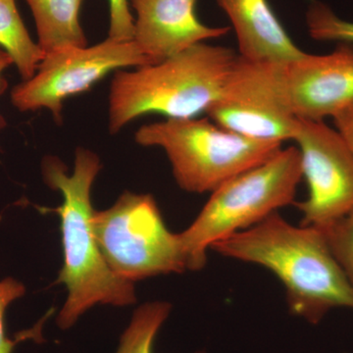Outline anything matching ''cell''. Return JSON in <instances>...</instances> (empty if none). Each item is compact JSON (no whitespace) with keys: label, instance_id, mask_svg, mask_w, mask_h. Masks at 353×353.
<instances>
[{"label":"cell","instance_id":"obj_18","mask_svg":"<svg viewBox=\"0 0 353 353\" xmlns=\"http://www.w3.org/2000/svg\"><path fill=\"white\" fill-rule=\"evenodd\" d=\"M25 292V285L14 278L8 277L0 281V353H12L16 345L25 340H30V339L41 340V327L48 316H46L34 328L18 334L15 340H11L7 336L6 331L7 308L13 301L24 296Z\"/></svg>","mask_w":353,"mask_h":353},{"label":"cell","instance_id":"obj_12","mask_svg":"<svg viewBox=\"0 0 353 353\" xmlns=\"http://www.w3.org/2000/svg\"><path fill=\"white\" fill-rule=\"evenodd\" d=\"M231 20L236 39L239 57L250 62L288 63L303 57L292 41L268 0H217Z\"/></svg>","mask_w":353,"mask_h":353},{"label":"cell","instance_id":"obj_20","mask_svg":"<svg viewBox=\"0 0 353 353\" xmlns=\"http://www.w3.org/2000/svg\"><path fill=\"white\" fill-rule=\"evenodd\" d=\"M334 129L353 153V103L334 118Z\"/></svg>","mask_w":353,"mask_h":353},{"label":"cell","instance_id":"obj_11","mask_svg":"<svg viewBox=\"0 0 353 353\" xmlns=\"http://www.w3.org/2000/svg\"><path fill=\"white\" fill-rule=\"evenodd\" d=\"M196 1L129 0L137 15L132 41L152 64L229 32L230 28L202 24L196 13Z\"/></svg>","mask_w":353,"mask_h":353},{"label":"cell","instance_id":"obj_6","mask_svg":"<svg viewBox=\"0 0 353 353\" xmlns=\"http://www.w3.org/2000/svg\"><path fill=\"white\" fill-rule=\"evenodd\" d=\"M97 245L118 277L136 282L187 270L179 234L167 229L150 194L125 192L108 210L94 211Z\"/></svg>","mask_w":353,"mask_h":353},{"label":"cell","instance_id":"obj_19","mask_svg":"<svg viewBox=\"0 0 353 353\" xmlns=\"http://www.w3.org/2000/svg\"><path fill=\"white\" fill-rule=\"evenodd\" d=\"M109 24L108 38L117 41H132L134 19L130 10L129 0H108Z\"/></svg>","mask_w":353,"mask_h":353},{"label":"cell","instance_id":"obj_16","mask_svg":"<svg viewBox=\"0 0 353 353\" xmlns=\"http://www.w3.org/2000/svg\"><path fill=\"white\" fill-rule=\"evenodd\" d=\"M306 26L315 41L353 44V21L341 19L331 7L313 1L306 11Z\"/></svg>","mask_w":353,"mask_h":353},{"label":"cell","instance_id":"obj_4","mask_svg":"<svg viewBox=\"0 0 353 353\" xmlns=\"http://www.w3.org/2000/svg\"><path fill=\"white\" fill-rule=\"evenodd\" d=\"M301 180V153L290 146L213 190L196 220L179 234L188 270L203 268L215 243L292 204Z\"/></svg>","mask_w":353,"mask_h":353},{"label":"cell","instance_id":"obj_17","mask_svg":"<svg viewBox=\"0 0 353 353\" xmlns=\"http://www.w3.org/2000/svg\"><path fill=\"white\" fill-rule=\"evenodd\" d=\"M320 230L353 290V211Z\"/></svg>","mask_w":353,"mask_h":353},{"label":"cell","instance_id":"obj_7","mask_svg":"<svg viewBox=\"0 0 353 353\" xmlns=\"http://www.w3.org/2000/svg\"><path fill=\"white\" fill-rule=\"evenodd\" d=\"M152 64L134 41L108 38L94 46L68 48L44 57L32 78L11 92V102L21 112L48 109L62 123L65 99L82 94L112 71Z\"/></svg>","mask_w":353,"mask_h":353},{"label":"cell","instance_id":"obj_21","mask_svg":"<svg viewBox=\"0 0 353 353\" xmlns=\"http://www.w3.org/2000/svg\"><path fill=\"white\" fill-rule=\"evenodd\" d=\"M12 64V58L9 57L8 53H7L6 50L0 48V94H1L7 88V82L3 76L4 72ZM4 126H6V121L0 116V129H2Z\"/></svg>","mask_w":353,"mask_h":353},{"label":"cell","instance_id":"obj_8","mask_svg":"<svg viewBox=\"0 0 353 353\" xmlns=\"http://www.w3.org/2000/svg\"><path fill=\"white\" fill-rule=\"evenodd\" d=\"M281 64L246 61L238 55L209 119L245 138L294 141L299 120L290 112L281 85Z\"/></svg>","mask_w":353,"mask_h":353},{"label":"cell","instance_id":"obj_10","mask_svg":"<svg viewBox=\"0 0 353 353\" xmlns=\"http://www.w3.org/2000/svg\"><path fill=\"white\" fill-rule=\"evenodd\" d=\"M281 85L299 119H334L353 103V48L343 43L328 54L304 53L281 64Z\"/></svg>","mask_w":353,"mask_h":353},{"label":"cell","instance_id":"obj_9","mask_svg":"<svg viewBox=\"0 0 353 353\" xmlns=\"http://www.w3.org/2000/svg\"><path fill=\"white\" fill-rule=\"evenodd\" d=\"M299 120L294 141L308 196L297 203L301 225L323 229L353 211V153L324 121Z\"/></svg>","mask_w":353,"mask_h":353},{"label":"cell","instance_id":"obj_3","mask_svg":"<svg viewBox=\"0 0 353 353\" xmlns=\"http://www.w3.org/2000/svg\"><path fill=\"white\" fill-rule=\"evenodd\" d=\"M236 59L231 48L201 43L159 63L118 70L109 94V131L116 134L145 114L185 119L206 112Z\"/></svg>","mask_w":353,"mask_h":353},{"label":"cell","instance_id":"obj_2","mask_svg":"<svg viewBox=\"0 0 353 353\" xmlns=\"http://www.w3.org/2000/svg\"><path fill=\"white\" fill-rule=\"evenodd\" d=\"M101 164L99 157L85 148H77L75 169L71 176L55 157L43 162L44 182L59 190L63 202L52 209L60 217L64 263L57 283L66 285L68 297L57 316L61 330L72 328L81 316L95 304L127 306L136 303L132 282L118 277L101 252L92 219L94 210L90 190Z\"/></svg>","mask_w":353,"mask_h":353},{"label":"cell","instance_id":"obj_13","mask_svg":"<svg viewBox=\"0 0 353 353\" xmlns=\"http://www.w3.org/2000/svg\"><path fill=\"white\" fill-rule=\"evenodd\" d=\"M31 8L44 54L88 46L80 22L83 0H26Z\"/></svg>","mask_w":353,"mask_h":353},{"label":"cell","instance_id":"obj_14","mask_svg":"<svg viewBox=\"0 0 353 353\" xmlns=\"http://www.w3.org/2000/svg\"><path fill=\"white\" fill-rule=\"evenodd\" d=\"M0 48L12 58L23 81L34 77L46 57L39 43L30 36L16 0H0Z\"/></svg>","mask_w":353,"mask_h":353},{"label":"cell","instance_id":"obj_5","mask_svg":"<svg viewBox=\"0 0 353 353\" xmlns=\"http://www.w3.org/2000/svg\"><path fill=\"white\" fill-rule=\"evenodd\" d=\"M136 141L166 152L181 189L212 192L233 176L256 166L282 148L277 141L245 138L209 118L166 119L139 128Z\"/></svg>","mask_w":353,"mask_h":353},{"label":"cell","instance_id":"obj_1","mask_svg":"<svg viewBox=\"0 0 353 353\" xmlns=\"http://www.w3.org/2000/svg\"><path fill=\"white\" fill-rule=\"evenodd\" d=\"M211 248L273 272L287 290L290 312L311 324L334 308L353 310L352 288L318 228L294 226L275 212Z\"/></svg>","mask_w":353,"mask_h":353},{"label":"cell","instance_id":"obj_15","mask_svg":"<svg viewBox=\"0 0 353 353\" xmlns=\"http://www.w3.org/2000/svg\"><path fill=\"white\" fill-rule=\"evenodd\" d=\"M171 308V304L154 301L137 309L121 336L115 353H153L155 339L169 317Z\"/></svg>","mask_w":353,"mask_h":353}]
</instances>
